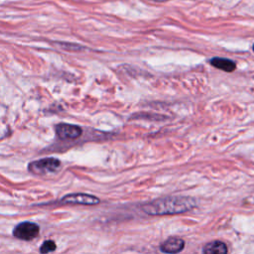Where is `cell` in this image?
I'll list each match as a JSON object with an SVG mask.
<instances>
[{
    "mask_svg": "<svg viewBox=\"0 0 254 254\" xmlns=\"http://www.w3.org/2000/svg\"><path fill=\"white\" fill-rule=\"evenodd\" d=\"M57 248V245L56 243L53 241V240H46L42 245H41V248H40V252L41 253H50V252H53L55 251Z\"/></svg>",
    "mask_w": 254,
    "mask_h": 254,
    "instance_id": "9c48e42d",
    "label": "cell"
},
{
    "mask_svg": "<svg viewBox=\"0 0 254 254\" xmlns=\"http://www.w3.org/2000/svg\"><path fill=\"white\" fill-rule=\"evenodd\" d=\"M185 241L179 237H170L165 240L161 246L160 250L164 253H178L184 249Z\"/></svg>",
    "mask_w": 254,
    "mask_h": 254,
    "instance_id": "8992f818",
    "label": "cell"
},
{
    "mask_svg": "<svg viewBox=\"0 0 254 254\" xmlns=\"http://www.w3.org/2000/svg\"><path fill=\"white\" fill-rule=\"evenodd\" d=\"M40 232L38 224L30 221H24L17 224L13 230V236L25 241H30L37 237Z\"/></svg>",
    "mask_w": 254,
    "mask_h": 254,
    "instance_id": "3957f363",
    "label": "cell"
},
{
    "mask_svg": "<svg viewBox=\"0 0 254 254\" xmlns=\"http://www.w3.org/2000/svg\"><path fill=\"white\" fill-rule=\"evenodd\" d=\"M62 203H73L84 205H95L100 202V199L92 194L88 193H69L63 196L60 199Z\"/></svg>",
    "mask_w": 254,
    "mask_h": 254,
    "instance_id": "277c9868",
    "label": "cell"
},
{
    "mask_svg": "<svg viewBox=\"0 0 254 254\" xmlns=\"http://www.w3.org/2000/svg\"><path fill=\"white\" fill-rule=\"evenodd\" d=\"M202 252L205 254H225L227 252V247L222 241L215 240L207 243L203 247Z\"/></svg>",
    "mask_w": 254,
    "mask_h": 254,
    "instance_id": "ba28073f",
    "label": "cell"
},
{
    "mask_svg": "<svg viewBox=\"0 0 254 254\" xmlns=\"http://www.w3.org/2000/svg\"><path fill=\"white\" fill-rule=\"evenodd\" d=\"M61 168V161L57 158H44L33 161L29 164V171L36 175L54 174Z\"/></svg>",
    "mask_w": 254,
    "mask_h": 254,
    "instance_id": "7a4b0ae2",
    "label": "cell"
},
{
    "mask_svg": "<svg viewBox=\"0 0 254 254\" xmlns=\"http://www.w3.org/2000/svg\"><path fill=\"white\" fill-rule=\"evenodd\" d=\"M253 51H254V45H253Z\"/></svg>",
    "mask_w": 254,
    "mask_h": 254,
    "instance_id": "30bf717a",
    "label": "cell"
},
{
    "mask_svg": "<svg viewBox=\"0 0 254 254\" xmlns=\"http://www.w3.org/2000/svg\"><path fill=\"white\" fill-rule=\"evenodd\" d=\"M210 64L216 68L224 70L226 72H231L236 68V64L233 61L224 58H212L210 60Z\"/></svg>",
    "mask_w": 254,
    "mask_h": 254,
    "instance_id": "52a82bcc",
    "label": "cell"
},
{
    "mask_svg": "<svg viewBox=\"0 0 254 254\" xmlns=\"http://www.w3.org/2000/svg\"><path fill=\"white\" fill-rule=\"evenodd\" d=\"M195 206V200L188 196H168L158 198L143 205L142 209L149 215L178 214L190 210Z\"/></svg>",
    "mask_w": 254,
    "mask_h": 254,
    "instance_id": "6da1fadb",
    "label": "cell"
},
{
    "mask_svg": "<svg viewBox=\"0 0 254 254\" xmlns=\"http://www.w3.org/2000/svg\"><path fill=\"white\" fill-rule=\"evenodd\" d=\"M56 134L60 139L69 140L76 139L82 134V129L77 125H71L67 123L58 124L55 128Z\"/></svg>",
    "mask_w": 254,
    "mask_h": 254,
    "instance_id": "5b68a950",
    "label": "cell"
}]
</instances>
